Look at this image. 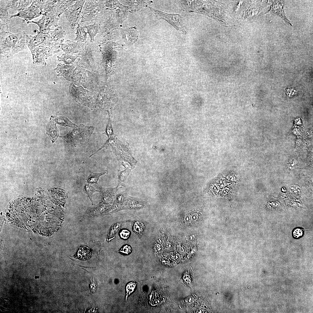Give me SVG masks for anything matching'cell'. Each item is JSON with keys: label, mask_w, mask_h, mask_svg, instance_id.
Masks as SVG:
<instances>
[{"label": "cell", "mask_w": 313, "mask_h": 313, "mask_svg": "<svg viewBox=\"0 0 313 313\" xmlns=\"http://www.w3.org/2000/svg\"><path fill=\"white\" fill-rule=\"evenodd\" d=\"M51 119L60 125L73 128H75L77 126L65 117H54L52 116Z\"/></svg>", "instance_id": "e0dca14e"}, {"label": "cell", "mask_w": 313, "mask_h": 313, "mask_svg": "<svg viewBox=\"0 0 313 313\" xmlns=\"http://www.w3.org/2000/svg\"><path fill=\"white\" fill-rule=\"evenodd\" d=\"M144 225L139 221H137L134 223L133 228L134 231L139 234H141L144 230Z\"/></svg>", "instance_id": "603a6c76"}, {"label": "cell", "mask_w": 313, "mask_h": 313, "mask_svg": "<svg viewBox=\"0 0 313 313\" xmlns=\"http://www.w3.org/2000/svg\"><path fill=\"white\" fill-rule=\"evenodd\" d=\"M95 51V48L90 43L87 41L85 42L82 50L78 53L77 57L79 63L87 66H94Z\"/></svg>", "instance_id": "ba28073f"}, {"label": "cell", "mask_w": 313, "mask_h": 313, "mask_svg": "<svg viewBox=\"0 0 313 313\" xmlns=\"http://www.w3.org/2000/svg\"><path fill=\"white\" fill-rule=\"evenodd\" d=\"M92 253V250L88 247L81 245L74 257L80 260H86L89 259Z\"/></svg>", "instance_id": "4fadbf2b"}, {"label": "cell", "mask_w": 313, "mask_h": 313, "mask_svg": "<svg viewBox=\"0 0 313 313\" xmlns=\"http://www.w3.org/2000/svg\"><path fill=\"white\" fill-rule=\"evenodd\" d=\"M83 191L84 193L87 194L93 205V202L92 200V194L95 192H99V191L96 190L94 188L89 184H85Z\"/></svg>", "instance_id": "44dd1931"}, {"label": "cell", "mask_w": 313, "mask_h": 313, "mask_svg": "<svg viewBox=\"0 0 313 313\" xmlns=\"http://www.w3.org/2000/svg\"><path fill=\"white\" fill-rule=\"evenodd\" d=\"M131 248L130 246L125 245L122 247L120 252L122 254H128L131 252Z\"/></svg>", "instance_id": "484cf974"}, {"label": "cell", "mask_w": 313, "mask_h": 313, "mask_svg": "<svg viewBox=\"0 0 313 313\" xmlns=\"http://www.w3.org/2000/svg\"><path fill=\"white\" fill-rule=\"evenodd\" d=\"M103 1L85 0L81 16V22L94 21L104 7Z\"/></svg>", "instance_id": "3957f363"}, {"label": "cell", "mask_w": 313, "mask_h": 313, "mask_svg": "<svg viewBox=\"0 0 313 313\" xmlns=\"http://www.w3.org/2000/svg\"><path fill=\"white\" fill-rule=\"evenodd\" d=\"M32 0H19L18 6L17 10L18 11L25 9L32 3Z\"/></svg>", "instance_id": "7402d4cb"}, {"label": "cell", "mask_w": 313, "mask_h": 313, "mask_svg": "<svg viewBox=\"0 0 313 313\" xmlns=\"http://www.w3.org/2000/svg\"><path fill=\"white\" fill-rule=\"evenodd\" d=\"M84 43L67 40L61 44V49L65 54H72L79 52L82 50Z\"/></svg>", "instance_id": "8fae6325"}, {"label": "cell", "mask_w": 313, "mask_h": 313, "mask_svg": "<svg viewBox=\"0 0 313 313\" xmlns=\"http://www.w3.org/2000/svg\"><path fill=\"white\" fill-rule=\"evenodd\" d=\"M42 13L35 0H34L30 6L23 10L19 11L17 14L11 16L10 18L19 17L23 18L26 21H28L39 16Z\"/></svg>", "instance_id": "30bf717a"}, {"label": "cell", "mask_w": 313, "mask_h": 313, "mask_svg": "<svg viewBox=\"0 0 313 313\" xmlns=\"http://www.w3.org/2000/svg\"><path fill=\"white\" fill-rule=\"evenodd\" d=\"M93 282L94 281H92H92L91 282V283L90 285V289L92 291V292H94L95 291V290H96L95 289L97 287L96 283H95V282Z\"/></svg>", "instance_id": "83f0119b"}, {"label": "cell", "mask_w": 313, "mask_h": 313, "mask_svg": "<svg viewBox=\"0 0 313 313\" xmlns=\"http://www.w3.org/2000/svg\"><path fill=\"white\" fill-rule=\"evenodd\" d=\"M150 11L154 13L158 19H163L172 25L180 34H186L187 32L183 24L181 16L179 14L168 13L151 7Z\"/></svg>", "instance_id": "277c9868"}, {"label": "cell", "mask_w": 313, "mask_h": 313, "mask_svg": "<svg viewBox=\"0 0 313 313\" xmlns=\"http://www.w3.org/2000/svg\"><path fill=\"white\" fill-rule=\"evenodd\" d=\"M24 32L13 34L9 31L0 32V53L10 57L23 50L26 45Z\"/></svg>", "instance_id": "6da1fadb"}, {"label": "cell", "mask_w": 313, "mask_h": 313, "mask_svg": "<svg viewBox=\"0 0 313 313\" xmlns=\"http://www.w3.org/2000/svg\"><path fill=\"white\" fill-rule=\"evenodd\" d=\"M85 26L87 29V33L89 34L90 42H93L95 37L97 33H99L100 27L99 24L95 23L93 24L85 25Z\"/></svg>", "instance_id": "2e32d148"}, {"label": "cell", "mask_w": 313, "mask_h": 313, "mask_svg": "<svg viewBox=\"0 0 313 313\" xmlns=\"http://www.w3.org/2000/svg\"><path fill=\"white\" fill-rule=\"evenodd\" d=\"M77 0H47L45 12H52L59 17L69 7L73 5Z\"/></svg>", "instance_id": "9c48e42d"}, {"label": "cell", "mask_w": 313, "mask_h": 313, "mask_svg": "<svg viewBox=\"0 0 313 313\" xmlns=\"http://www.w3.org/2000/svg\"><path fill=\"white\" fill-rule=\"evenodd\" d=\"M103 134H105L107 135L109 137H110L111 135L114 134L111 124V120L110 116H109L108 123L107 126L105 131Z\"/></svg>", "instance_id": "cb8c5ba5"}, {"label": "cell", "mask_w": 313, "mask_h": 313, "mask_svg": "<svg viewBox=\"0 0 313 313\" xmlns=\"http://www.w3.org/2000/svg\"><path fill=\"white\" fill-rule=\"evenodd\" d=\"M85 26H81L78 24L76 28V37L74 39L77 42L84 43L86 41L87 32L85 30Z\"/></svg>", "instance_id": "9a60e30c"}, {"label": "cell", "mask_w": 313, "mask_h": 313, "mask_svg": "<svg viewBox=\"0 0 313 313\" xmlns=\"http://www.w3.org/2000/svg\"><path fill=\"white\" fill-rule=\"evenodd\" d=\"M303 233L302 230H301L299 229H297L295 230L293 232V234L294 236L296 238H298L299 237L301 236Z\"/></svg>", "instance_id": "4316f807"}, {"label": "cell", "mask_w": 313, "mask_h": 313, "mask_svg": "<svg viewBox=\"0 0 313 313\" xmlns=\"http://www.w3.org/2000/svg\"><path fill=\"white\" fill-rule=\"evenodd\" d=\"M108 172V171L107 170H105L100 173L90 172V173L86 179V180L88 183H95L97 184V181L100 176Z\"/></svg>", "instance_id": "d6986e66"}, {"label": "cell", "mask_w": 313, "mask_h": 313, "mask_svg": "<svg viewBox=\"0 0 313 313\" xmlns=\"http://www.w3.org/2000/svg\"><path fill=\"white\" fill-rule=\"evenodd\" d=\"M130 234V231L126 229L121 230L119 233L120 237L124 239H127L129 236Z\"/></svg>", "instance_id": "d4e9b609"}, {"label": "cell", "mask_w": 313, "mask_h": 313, "mask_svg": "<svg viewBox=\"0 0 313 313\" xmlns=\"http://www.w3.org/2000/svg\"><path fill=\"white\" fill-rule=\"evenodd\" d=\"M77 58V57L65 54H63L61 57H58L59 61L63 62L64 64H68L73 62Z\"/></svg>", "instance_id": "ffe728a7"}, {"label": "cell", "mask_w": 313, "mask_h": 313, "mask_svg": "<svg viewBox=\"0 0 313 313\" xmlns=\"http://www.w3.org/2000/svg\"><path fill=\"white\" fill-rule=\"evenodd\" d=\"M49 33L53 41L62 44L66 33L62 27L58 26L54 29H52L50 31Z\"/></svg>", "instance_id": "7c38bea8"}, {"label": "cell", "mask_w": 313, "mask_h": 313, "mask_svg": "<svg viewBox=\"0 0 313 313\" xmlns=\"http://www.w3.org/2000/svg\"><path fill=\"white\" fill-rule=\"evenodd\" d=\"M41 18L37 21H26L27 23H34L37 24L39 28V31L42 32H47L52 29L50 27L52 26L58 27V22L59 17L52 12H45L42 13Z\"/></svg>", "instance_id": "52a82bcc"}, {"label": "cell", "mask_w": 313, "mask_h": 313, "mask_svg": "<svg viewBox=\"0 0 313 313\" xmlns=\"http://www.w3.org/2000/svg\"><path fill=\"white\" fill-rule=\"evenodd\" d=\"M94 127L81 124L77 126L68 134L60 137L74 147L80 146L87 143L92 133Z\"/></svg>", "instance_id": "7a4b0ae2"}, {"label": "cell", "mask_w": 313, "mask_h": 313, "mask_svg": "<svg viewBox=\"0 0 313 313\" xmlns=\"http://www.w3.org/2000/svg\"><path fill=\"white\" fill-rule=\"evenodd\" d=\"M122 144L117 148L112 147V149L120 163L125 168V170L130 172L137 161L132 156L129 147L124 146V144L121 146Z\"/></svg>", "instance_id": "5b68a950"}, {"label": "cell", "mask_w": 313, "mask_h": 313, "mask_svg": "<svg viewBox=\"0 0 313 313\" xmlns=\"http://www.w3.org/2000/svg\"><path fill=\"white\" fill-rule=\"evenodd\" d=\"M47 132L52 142H54L59 136V130L54 122L50 121L46 129Z\"/></svg>", "instance_id": "5bb4252c"}, {"label": "cell", "mask_w": 313, "mask_h": 313, "mask_svg": "<svg viewBox=\"0 0 313 313\" xmlns=\"http://www.w3.org/2000/svg\"><path fill=\"white\" fill-rule=\"evenodd\" d=\"M6 7L0 6V26H8L10 18L9 17Z\"/></svg>", "instance_id": "ac0fdd59"}, {"label": "cell", "mask_w": 313, "mask_h": 313, "mask_svg": "<svg viewBox=\"0 0 313 313\" xmlns=\"http://www.w3.org/2000/svg\"><path fill=\"white\" fill-rule=\"evenodd\" d=\"M85 0H77L75 3L68 8L64 13L71 28L74 29L80 20Z\"/></svg>", "instance_id": "8992f818"}]
</instances>
